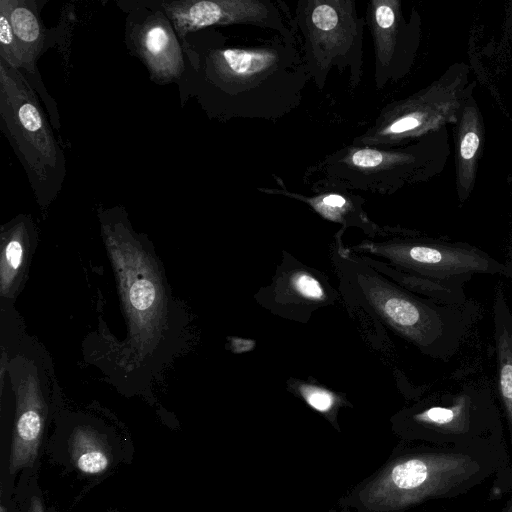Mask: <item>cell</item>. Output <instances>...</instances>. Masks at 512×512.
Returning <instances> with one entry per match:
<instances>
[{"label":"cell","mask_w":512,"mask_h":512,"mask_svg":"<svg viewBox=\"0 0 512 512\" xmlns=\"http://www.w3.org/2000/svg\"><path fill=\"white\" fill-rule=\"evenodd\" d=\"M101 231L127 325V337L112 345V364L128 379L149 384L182 348L187 315L143 235L129 222L106 217H101Z\"/></svg>","instance_id":"cell-1"},{"label":"cell","mask_w":512,"mask_h":512,"mask_svg":"<svg viewBox=\"0 0 512 512\" xmlns=\"http://www.w3.org/2000/svg\"><path fill=\"white\" fill-rule=\"evenodd\" d=\"M205 62L225 113L246 119L283 118L300 105L310 80L297 40L278 34L259 44L213 48Z\"/></svg>","instance_id":"cell-2"},{"label":"cell","mask_w":512,"mask_h":512,"mask_svg":"<svg viewBox=\"0 0 512 512\" xmlns=\"http://www.w3.org/2000/svg\"><path fill=\"white\" fill-rule=\"evenodd\" d=\"M343 233L340 229L335 234L331 261L347 308L364 311L376 324L419 347H428L439 332L437 315L407 289L344 247Z\"/></svg>","instance_id":"cell-3"},{"label":"cell","mask_w":512,"mask_h":512,"mask_svg":"<svg viewBox=\"0 0 512 512\" xmlns=\"http://www.w3.org/2000/svg\"><path fill=\"white\" fill-rule=\"evenodd\" d=\"M297 40L310 80L325 88L332 68L348 73L355 90L363 74L365 17L354 0H299L294 11Z\"/></svg>","instance_id":"cell-4"},{"label":"cell","mask_w":512,"mask_h":512,"mask_svg":"<svg viewBox=\"0 0 512 512\" xmlns=\"http://www.w3.org/2000/svg\"><path fill=\"white\" fill-rule=\"evenodd\" d=\"M0 117L39 203L49 204L65 174L64 156L32 88L18 69L1 59Z\"/></svg>","instance_id":"cell-5"},{"label":"cell","mask_w":512,"mask_h":512,"mask_svg":"<svg viewBox=\"0 0 512 512\" xmlns=\"http://www.w3.org/2000/svg\"><path fill=\"white\" fill-rule=\"evenodd\" d=\"M1 375L9 379L15 397L8 470L16 474L35 463L58 383L48 352L27 334L9 358H1Z\"/></svg>","instance_id":"cell-6"},{"label":"cell","mask_w":512,"mask_h":512,"mask_svg":"<svg viewBox=\"0 0 512 512\" xmlns=\"http://www.w3.org/2000/svg\"><path fill=\"white\" fill-rule=\"evenodd\" d=\"M469 456L459 453H424L395 460L360 493L366 508L391 512L433 497L446 495L478 471Z\"/></svg>","instance_id":"cell-7"},{"label":"cell","mask_w":512,"mask_h":512,"mask_svg":"<svg viewBox=\"0 0 512 512\" xmlns=\"http://www.w3.org/2000/svg\"><path fill=\"white\" fill-rule=\"evenodd\" d=\"M349 250L415 276L448 277L488 272L491 267L487 258L473 250L417 242L390 226H380L373 236Z\"/></svg>","instance_id":"cell-8"},{"label":"cell","mask_w":512,"mask_h":512,"mask_svg":"<svg viewBox=\"0 0 512 512\" xmlns=\"http://www.w3.org/2000/svg\"><path fill=\"white\" fill-rule=\"evenodd\" d=\"M162 7L182 39L207 27L241 24L297 40L294 18L281 0H181Z\"/></svg>","instance_id":"cell-9"},{"label":"cell","mask_w":512,"mask_h":512,"mask_svg":"<svg viewBox=\"0 0 512 512\" xmlns=\"http://www.w3.org/2000/svg\"><path fill=\"white\" fill-rule=\"evenodd\" d=\"M254 299L273 315L306 324L314 311L333 305L341 295L327 275L283 251L271 283Z\"/></svg>","instance_id":"cell-10"},{"label":"cell","mask_w":512,"mask_h":512,"mask_svg":"<svg viewBox=\"0 0 512 512\" xmlns=\"http://www.w3.org/2000/svg\"><path fill=\"white\" fill-rule=\"evenodd\" d=\"M364 17L374 47V83L382 90L401 73L404 25L399 2L371 0Z\"/></svg>","instance_id":"cell-11"},{"label":"cell","mask_w":512,"mask_h":512,"mask_svg":"<svg viewBox=\"0 0 512 512\" xmlns=\"http://www.w3.org/2000/svg\"><path fill=\"white\" fill-rule=\"evenodd\" d=\"M0 239V302L14 305L38 244L37 229L29 215H19L1 227Z\"/></svg>","instance_id":"cell-12"},{"label":"cell","mask_w":512,"mask_h":512,"mask_svg":"<svg viewBox=\"0 0 512 512\" xmlns=\"http://www.w3.org/2000/svg\"><path fill=\"white\" fill-rule=\"evenodd\" d=\"M131 38L152 80L168 83L180 77L183 55L167 16L161 12L150 16L134 28Z\"/></svg>","instance_id":"cell-13"},{"label":"cell","mask_w":512,"mask_h":512,"mask_svg":"<svg viewBox=\"0 0 512 512\" xmlns=\"http://www.w3.org/2000/svg\"><path fill=\"white\" fill-rule=\"evenodd\" d=\"M275 180L278 188L260 187L258 190L302 202L325 220L341 225L343 230L358 228L366 237L373 236L380 227L368 217L364 208L365 199L359 194L349 190L325 189L306 195L288 190L279 177H275Z\"/></svg>","instance_id":"cell-14"},{"label":"cell","mask_w":512,"mask_h":512,"mask_svg":"<svg viewBox=\"0 0 512 512\" xmlns=\"http://www.w3.org/2000/svg\"><path fill=\"white\" fill-rule=\"evenodd\" d=\"M0 10L6 13L14 34L30 66L33 67L45 40L44 27L35 3L23 0H1Z\"/></svg>","instance_id":"cell-15"},{"label":"cell","mask_w":512,"mask_h":512,"mask_svg":"<svg viewBox=\"0 0 512 512\" xmlns=\"http://www.w3.org/2000/svg\"><path fill=\"white\" fill-rule=\"evenodd\" d=\"M69 444L73 463L82 473L97 475L109 468L111 459L108 450L91 426L76 425L72 429Z\"/></svg>","instance_id":"cell-16"},{"label":"cell","mask_w":512,"mask_h":512,"mask_svg":"<svg viewBox=\"0 0 512 512\" xmlns=\"http://www.w3.org/2000/svg\"><path fill=\"white\" fill-rule=\"evenodd\" d=\"M287 387L312 409L322 414L331 415L345 403L339 394L319 385L315 380L291 378L287 381Z\"/></svg>","instance_id":"cell-17"},{"label":"cell","mask_w":512,"mask_h":512,"mask_svg":"<svg viewBox=\"0 0 512 512\" xmlns=\"http://www.w3.org/2000/svg\"><path fill=\"white\" fill-rule=\"evenodd\" d=\"M499 389L512 432V337L504 331L498 340Z\"/></svg>","instance_id":"cell-18"},{"label":"cell","mask_w":512,"mask_h":512,"mask_svg":"<svg viewBox=\"0 0 512 512\" xmlns=\"http://www.w3.org/2000/svg\"><path fill=\"white\" fill-rule=\"evenodd\" d=\"M0 59L15 69L24 68L27 71H32V67L3 10H0Z\"/></svg>","instance_id":"cell-19"},{"label":"cell","mask_w":512,"mask_h":512,"mask_svg":"<svg viewBox=\"0 0 512 512\" xmlns=\"http://www.w3.org/2000/svg\"><path fill=\"white\" fill-rule=\"evenodd\" d=\"M414 419L422 424H427L435 428H445L462 430L466 420L465 405L459 403L453 407H431L416 415Z\"/></svg>","instance_id":"cell-20"},{"label":"cell","mask_w":512,"mask_h":512,"mask_svg":"<svg viewBox=\"0 0 512 512\" xmlns=\"http://www.w3.org/2000/svg\"><path fill=\"white\" fill-rule=\"evenodd\" d=\"M479 147V137L474 132L465 134L461 141L460 153L465 160L472 159Z\"/></svg>","instance_id":"cell-21"},{"label":"cell","mask_w":512,"mask_h":512,"mask_svg":"<svg viewBox=\"0 0 512 512\" xmlns=\"http://www.w3.org/2000/svg\"><path fill=\"white\" fill-rule=\"evenodd\" d=\"M27 512H46L40 496L32 495L30 497Z\"/></svg>","instance_id":"cell-22"},{"label":"cell","mask_w":512,"mask_h":512,"mask_svg":"<svg viewBox=\"0 0 512 512\" xmlns=\"http://www.w3.org/2000/svg\"><path fill=\"white\" fill-rule=\"evenodd\" d=\"M507 512H512V503L510 504V506H509V508H508Z\"/></svg>","instance_id":"cell-23"},{"label":"cell","mask_w":512,"mask_h":512,"mask_svg":"<svg viewBox=\"0 0 512 512\" xmlns=\"http://www.w3.org/2000/svg\"><path fill=\"white\" fill-rule=\"evenodd\" d=\"M112 512V511H111Z\"/></svg>","instance_id":"cell-24"}]
</instances>
